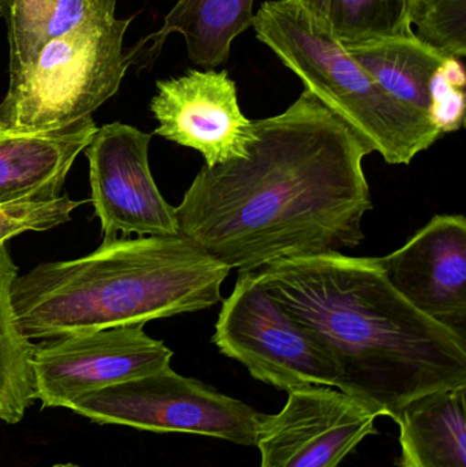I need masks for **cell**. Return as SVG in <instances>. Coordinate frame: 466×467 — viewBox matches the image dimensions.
<instances>
[{
  "mask_svg": "<svg viewBox=\"0 0 466 467\" xmlns=\"http://www.w3.org/2000/svg\"><path fill=\"white\" fill-rule=\"evenodd\" d=\"M252 128L245 158L200 170L175 208L180 234L238 272L357 247L366 142L306 89Z\"/></svg>",
  "mask_w": 466,
  "mask_h": 467,
  "instance_id": "obj_1",
  "label": "cell"
},
{
  "mask_svg": "<svg viewBox=\"0 0 466 467\" xmlns=\"http://www.w3.org/2000/svg\"><path fill=\"white\" fill-rule=\"evenodd\" d=\"M260 285L333 357L336 389L396 419L424 395L466 387V340L416 309L377 257L342 253L278 261Z\"/></svg>",
  "mask_w": 466,
  "mask_h": 467,
  "instance_id": "obj_2",
  "label": "cell"
},
{
  "mask_svg": "<svg viewBox=\"0 0 466 467\" xmlns=\"http://www.w3.org/2000/svg\"><path fill=\"white\" fill-rule=\"evenodd\" d=\"M230 271L182 234L103 239L18 275L11 304L27 339H54L210 309Z\"/></svg>",
  "mask_w": 466,
  "mask_h": 467,
  "instance_id": "obj_3",
  "label": "cell"
},
{
  "mask_svg": "<svg viewBox=\"0 0 466 467\" xmlns=\"http://www.w3.org/2000/svg\"><path fill=\"white\" fill-rule=\"evenodd\" d=\"M252 27L305 89L386 163L409 164L442 136L429 115L386 93L350 57L330 25L315 21L295 3H263Z\"/></svg>",
  "mask_w": 466,
  "mask_h": 467,
  "instance_id": "obj_4",
  "label": "cell"
},
{
  "mask_svg": "<svg viewBox=\"0 0 466 467\" xmlns=\"http://www.w3.org/2000/svg\"><path fill=\"white\" fill-rule=\"evenodd\" d=\"M130 19L89 24L49 41L10 76L0 103V131L36 134L67 128L115 95L130 57L123 37Z\"/></svg>",
  "mask_w": 466,
  "mask_h": 467,
  "instance_id": "obj_5",
  "label": "cell"
},
{
  "mask_svg": "<svg viewBox=\"0 0 466 467\" xmlns=\"http://www.w3.org/2000/svg\"><path fill=\"white\" fill-rule=\"evenodd\" d=\"M70 410L96 424L192 433L241 446H256L267 417L196 379L178 375L171 367L84 395Z\"/></svg>",
  "mask_w": 466,
  "mask_h": 467,
  "instance_id": "obj_6",
  "label": "cell"
},
{
  "mask_svg": "<svg viewBox=\"0 0 466 467\" xmlns=\"http://www.w3.org/2000/svg\"><path fill=\"white\" fill-rule=\"evenodd\" d=\"M212 342L252 378L289 392L336 387L339 372L325 346L260 285L256 272H238L222 305Z\"/></svg>",
  "mask_w": 466,
  "mask_h": 467,
  "instance_id": "obj_7",
  "label": "cell"
},
{
  "mask_svg": "<svg viewBox=\"0 0 466 467\" xmlns=\"http://www.w3.org/2000/svg\"><path fill=\"white\" fill-rule=\"evenodd\" d=\"M172 351L144 331V324L46 339L32 357L36 400L70 409L90 392L153 375L171 367Z\"/></svg>",
  "mask_w": 466,
  "mask_h": 467,
  "instance_id": "obj_8",
  "label": "cell"
},
{
  "mask_svg": "<svg viewBox=\"0 0 466 467\" xmlns=\"http://www.w3.org/2000/svg\"><path fill=\"white\" fill-rule=\"evenodd\" d=\"M152 136L114 122L98 128L84 152L89 161L90 202L103 239L178 235L175 208L161 196L150 169Z\"/></svg>",
  "mask_w": 466,
  "mask_h": 467,
  "instance_id": "obj_9",
  "label": "cell"
},
{
  "mask_svg": "<svg viewBox=\"0 0 466 467\" xmlns=\"http://www.w3.org/2000/svg\"><path fill=\"white\" fill-rule=\"evenodd\" d=\"M377 419L339 389H292L285 408L274 416L267 414L260 428V467H339L364 439L377 435Z\"/></svg>",
  "mask_w": 466,
  "mask_h": 467,
  "instance_id": "obj_10",
  "label": "cell"
},
{
  "mask_svg": "<svg viewBox=\"0 0 466 467\" xmlns=\"http://www.w3.org/2000/svg\"><path fill=\"white\" fill-rule=\"evenodd\" d=\"M156 88L150 111L158 136L202 153L207 167L248 155L252 120L241 111L237 85L226 70H189Z\"/></svg>",
  "mask_w": 466,
  "mask_h": 467,
  "instance_id": "obj_11",
  "label": "cell"
},
{
  "mask_svg": "<svg viewBox=\"0 0 466 467\" xmlns=\"http://www.w3.org/2000/svg\"><path fill=\"white\" fill-rule=\"evenodd\" d=\"M377 258L391 285L416 309L465 337L464 216H434L404 246Z\"/></svg>",
  "mask_w": 466,
  "mask_h": 467,
  "instance_id": "obj_12",
  "label": "cell"
},
{
  "mask_svg": "<svg viewBox=\"0 0 466 467\" xmlns=\"http://www.w3.org/2000/svg\"><path fill=\"white\" fill-rule=\"evenodd\" d=\"M96 130L98 126L88 117L46 133L0 131V205L62 196L74 161Z\"/></svg>",
  "mask_w": 466,
  "mask_h": 467,
  "instance_id": "obj_13",
  "label": "cell"
},
{
  "mask_svg": "<svg viewBox=\"0 0 466 467\" xmlns=\"http://www.w3.org/2000/svg\"><path fill=\"white\" fill-rule=\"evenodd\" d=\"M394 421L399 467H466V387L418 398Z\"/></svg>",
  "mask_w": 466,
  "mask_h": 467,
  "instance_id": "obj_14",
  "label": "cell"
},
{
  "mask_svg": "<svg viewBox=\"0 0 466 467\" xmlns=\"http://www.w3.org/2000/svg\"><path fill=\"white\" fill-rule=\"evenodd\" d=\"M254 0H178L164 16L163 26L136 49L145 47L141 54L155 59L166 38L178 33L194 65L218 67L229 59L233 41L254 25Z\"/></svg>",
  "mask_w": 466,
  "mask_h": 467,
  "instance_id": "obj_15",
  "label": "cell"
},
{
  "mask_svg": "<svg viewBox=\"0 0 466 467\" xmlns=\"http://www.w3.org/2000/svg\"><path fill=\"white\" fill-rule=\"evenodd\" d=\"M344 47L391 98L429 115L432 78L450 55L421 40L416 32Z\"/></svg>",
  "mask_w": 466,
  "mask_h": 467,
  "instance_id": "obj_16",
  "label": "cell"
},
{
  "mask_svg": "<svg viewBox=\"0 0 466 467\" xmlns=\"http://www.w3.org/2000/svg\"><path fill=\"white\" fill-rule=\"evenodd\" d=\"M117 0H5L10 76L26 67L55 38L115 18Z\"/></svg>",
  "mask_w": 466,
  "mask_h": 467,
  "instance_id": "obj_17",
  "label": "cell"
},
{
  "mask_svg": "<svg viewBox=\"0 0 466 467\" xmlns=\"http://www.w3.org/2000/svg\"><path fill=\"white\" fill-rule=\"evenodd\" d=\"M18 268L7 244H0V421L18 424L36 400L32 357L27 339L14 316L11 287Z\"/></svg>",
  "mask_w": 466,
  "mask_h": 467,
  "instance_id": "obj_18",
  "label": "cell"
},
{
  "mask_svg": "<svg viewBox=\"0 0 466 467\" xmlns=\"http://www.w3.org/2000/svg\"><path fill=\"white\" fill-rule=\"evenodd\" d=\"M427 0H333L330 27L342 46L412 35Z\"/></svg>",
  "mask_w": 466,
  "mask_h": 467,
  "instance_id": "obj_19",
  "label": "cell"
},
{
  "mask_svg": "<svg viewBox=\"0 0 466 467\" xmlns=\"http://www.w3.org/2000/svg\"><path fill=\"white\" fill-rule=\"evenodd\" d=\"M84 202L62 194L51 202H21L0 205V244L14 236L35 232H48L71 219V213Z\"/></svg>",
  "mask_w": 466,
  "mask_h": 467,
  "instance_id": "obj_20",
  "label": "cell"
},
{
  "mask_svg": "<svg viewBox=\"0 0 466 467\" xmlns=\"http://www.w3.org/2000/svg\"><path fill=\"white\" fill-rule=\"evenodd\" d=\"M416 35L450 57L466 55V0H427Z\"/></svg>",
  "mask_w": 466,
  "mask_h": 467,
  "instance_id": "obj_21",
  "label": "cell"
},
{
  "mask_svg": "<svg viewBox=\"0 0 466 467\" xmlns=\"http://www.w3.org/2000/svg\"><path fill=\"white\" fill-rule=\"evenodd\" d=\"M465 70L461 57H449L430 87V119L440 134L453 133L465 120Z\"/></svg>",
  "mask_w": 466,
  "mask_h": 467,
  "instance_id": "obj_22",
  "label": "cell"
},
{
  "mask_svg": "<svg viewBox=\"0 0 466 467\" xmlns=\"http://www.w3.org/2000/svg\"><path fill=\"white\" fill-rule=\"evenodd\" d=\"M303 8L308 16L320 24L330 25L331 5L333 0H289Z\"/></svg>",
  "mask_w": 466,
  "mask_h": 467,
  "instance_id": "obj_23",
  "label": "cell"
},
{
  "mask_svg": "<svg viewBox=\"0 0 466 467\" xmlns=\"http://www.w3.org/2000/svg\"><path fill=\"white\" fill-rule=\"evenodd\" d=\"M51 467H84L77 465V463H57V465H52Z\"/></svg>",
  "mask_w": 466,
  "mask_h": 467,
  "instance_id": "obj_24",
  "label": "cell"
},
{
  "mask_svg": "<svg viewBox=\"0 0 466 467\" xmlns=\"http://www.w3.org/2000/svg\"><path fill=\"white\" fill-rule=\"evenodd\" d=\"M3 8H5V0H0V16H3Z\"/></svg>",
  "mask_w": 466,
  "mask_h": 467,
  "instance_id": "obj_25",
  "label": "cell"
}]
</instances>
